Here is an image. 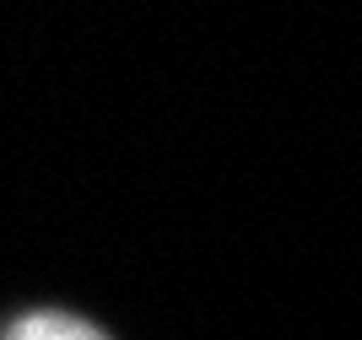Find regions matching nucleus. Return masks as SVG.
<instances>
[{
  "instance_id": "nucleus-1",
  "label": "nucleus",
  "mask_w": 362,
  "mask_h": 340,
  "mask_svg": "<svg viewBox=\"0 0 362 340\" xmlns=\"http://www.w3.org/2000/svg\"><path fill=\"white\" fill-rule=\"evenodd\" d=\"M6 340H103V335L81 319H71V313H33V319L6 329Z\"/></svg>"
}]
</instances>
